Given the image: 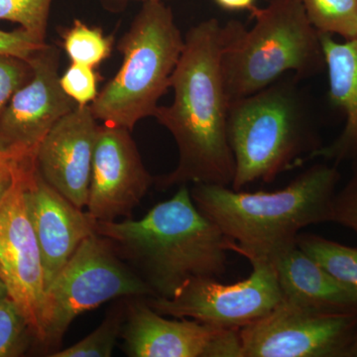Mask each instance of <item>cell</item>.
Instances as JSON below:
<instances>
[{
	"mask_svg": "<svg viewBox=\"0 0 357 357\" xmlns=\"http://www.w3.org/2000/svg\"><path fill=\"white\" fill-rule=\"evenodd\" d=\"M229 22L215 18L192 26L171 79L174 98L154 119L173 136L178 151L172 172L155 178L157 189L189 184L231 187L236 172L227 136L229 102L222 75Z\"/></svg>",
	"mask_w": 357,
	"mask_h": 357,
	"instance_id": "6da1fadb",
	"label": "cell"
},
{
	"mask_svg": "<svg viewBox=\"0 0 357 357\" xmlns=\"http://www.w3.org/2000/svg\"><path fill=\"white\" fill-rule=\"evenodd\" d=\"M96 231L159 298L173 297L191 279H220L236 244L197 208L189 185L140 220L98 222Z\"/></svg>",
	"mask_w": 357,
	"mask_h": 357,
	"instance_id": "7a4b0ae2",
	"label": "cell"
},
{
	"mask_svg": "<svg viewBox=\"0 0 357 357\" xmlns=\"http://www.w3.org/2000/svg\"><path fill=\"white\" fill-rule=\"evenodd\" d=\"M340 180L337 167L321 163L277 191H236L199 183L190 192L197 208L236 243L234 252L248 261L269 260L297 243L305 227L331 222Z\"/></svg>",
	"mask_w": 357,
	"mask_h": 357,
	"instance_id": "3957f363",
	"label": "cell"
},
{
	"mask_svg": "<svg viewBox=\"0 0 357 357\" xmlns=\"http://www.w3.org/2000/svg\"><path fill=\"white\" fill-rule=\"evenodd\" d=\"M293 75L229 103L227 136L236 172L231 189L272 183L323 146Z\"/></svg>",
	"mask_w": 357,
	"mask_h": 357,
	"instance_id": "277c9868",
	"label": "cell"
},
{
	"mask_svg": "<svg viewBox=\"0 0 357 357\" xmlns=\"http://www.w3.org/2000/svg\"><path fill=\"white\" fill-rule=\"evenodd\" d=\"M250 14L255 20L250 29L241 21H229L222 75L229 103L286 75L303 79L326 69L321 33L307 18L302 0H271Z\"/></svg>",
	"mask_w": 357,
	"mask_h": 357,
	"instance_id": "5b68a950",
	"label": "cell"
},
{
	"mask_svg": "<svg viewBox=\"0 0 357 357\" xmlns=\"http://www.w3.org/2000/svg\"><path fill=\"white\" fill-rule=\"evenodd\" d=\"M121 69L105 84L91 112L96 121L132 132L136 124L153 117L185 47L171 7L143 2L130 27L117 42Z\"/></svg>",
	"mask_w": 357,
	"mask_h": 357,
	"instance_id": "8992f818",
	"label": "cell"
},
{
	"mask_svg": "<svg viewBox=\"0 0 357 357\" xmlns=\"http://www.w3.org/2000/svg\"><path fill=\"white\" fill-rule=\"evenodd\" d=\"M149 297H153L151 289L112 244L93 234L79 244L45 290L40 344L54 354L61 349L73 321L84 312L110 300Z\"/></svg>",
	"mask_w": 357,
	"mask_h": 357,
	"instance_id": "52a82bcc",
	"label": "cell"
},
{
	"mask_svg": "<svg viewBox=\"0 0 357 357\" xmlns=\"http://www.w3.org/2000/svg\"><path fill=\"white\" fill-rule=\"evenodd\" d=\"M249 262L252 271L244 280L222 284L215 278H194L173 297H149L147 303L163 316L241 330L264 318L283 300L271 263L266 259Z\"/></svg>",
	"mask_w": 357,
	"mask_h": 357,
	"instance_id": "ba28073f",
	"label": "cell"
},
{
	"mask_svg": "<svg viewBox=\"0 0 357 357\" xmlns=\"http://www.w3.org/2000/svg\"><path fill=\"white\" fill-rule=\"evenodd\" d=\"M357 311H324L282 300L239 330L243 357H349Z\"/></svg>",
	"mask_w": 357,
	"mask_h": 357,
	"instance_id": "9c48e42d",
	"label": "cell"
},
{
	"mask_svg": "<svg viewBox=\"0 0 357 357\" xmlns=\"http://www.w3.org/2000/svg\"><path fill=\"white\" fill-rule=\"evenodd\" d=\"M36 168V157L16 164L13 181L0 199V277L8 297L15 303L41 344V314L45 278L41 251L26 206L28 180Z\"/></svg>",
	"mask_w": 357,
	"mask_h": 357,
	"instance_id": "30bf717a",
	"label": "cell"
},
{
	"mask_svg": "<svg viewBox=\"0 0 357 357\" xmlns=\"http://www.w3.org/2000/svg\"><path fill=\"white\" fill-rule=\"evenodd\" d=\"M126 312L121 337L128 356L243 357L239 330L166 319L146 298H128Z\"/></svg>",
	"mask_w": 357,
	"mask_h": 357,
	"instance_id": "8fae6325",
	"label": "cell"
},
{
	"mask_svg": "<svg viewBox=\"0 0 357 357\" xmlns=\"http://www.w3.org/2000/svg\"><path fill=\"white\" fill-rule=\"evenodd\" d=\"M31 79L0 116V149L36 157L45 136L77 105L61 88L60 49L47 44L28 60Z\"/></svg>",
	"mask_w": 357,
	"mask_h": 357,
	"instance_id": "7c38bea8",
	"label": "cell"
},
{
	"mask_svg": "<svg viewBox=\"0 0 357 357\" xmlns=\"http://www.w3.org/2000/svg\"><path fill=\"white\" fill-rule=\"evenodd\" d=\"M155 183L128 129L100 124L86 211L98 222L131 218Z\"/></svg>",
	"mask_w": 357,
	"mask_h": 357,
	"instance_id": "4fadbf2b",
	"label": "cell"
},
{
	"mask_svg": "<svg viewBox=\"0 0 357 357\" xmlns=\"http://www.w3.org/2000/svg\"><path fill=\"white\" fill-rule=\"evenodd\" d=\"M98 128L91 105H77L49 131L37 150L40 175L79 208L88 204Z\"/></svg>",
	"mask_w": 357,
	"mask_h": 357,
	"instance_id": "5bb4252c",
	"label": "cell"
},
{
	"mask_svg": "<svg viewBox=\"0 0 357 357\" xmlns=\"http://www.w3.org/2000/svg\"><path fill=\"white\" fill-rule=\"evenodd\" d=\"M25 199L41 251L47 288L79 244L96 234L98 220L51 187L40 175L37 166L28 180Z\"/></svg>",
	"mask_w": 357,
	"mask_h": 357,
	"instance_id": "9a60e30c",
	"label": "cell"
},
{
	"mask_svg": "<svg viewBox=\"0 0 357 357\" xmlns=\"http://www.w3.org/2000/svg\"><path fill=\"white\" fill-rule=\"evenodd\" d=\"M283 300L324 311H357V294L333 278L297 243L269 260Z\"/></svg>",
	"mask_w": 357,
	"mask_h": 357,
	"instance_id": "2e32d148",
	"label": "cell"
},
{
	"mask_svg": "<svg viewBox=\"0 0 357 357\" xmlns=\"http://www.w3.org/2000/svg\"><path fill=\"white\" fill-rule=\"evenodd\" d=\"M328 75V96L345 115L344 130L328 146H321L312 160L324 158L335 163L357 156V38L340 43L332 35L321 34Z\"/></svg>",
	"mask_w": 357,
	"mask_h": 357,
	"instance_id": "e0dca14e",
	"label": "cell"
},
{
	"mask_svg": "<svg viewBox=\"0 0 357 357\" xmlns=\"http://www.w3.org/2000/svg\"><path fill=\"white\" fill-rule=\"evenodd\" d=\"M297 245L333 278L357 294V248L302 232L297 237Z\"/></svg>",
	"mask_w": 357,
	"mask_h": 357,
	"instance_id": "ac0fdd59",
	"label": "cell"
},
{
	"mask_svg": "<svg viewBox=\"0 0 357 357\" xmlns=\"http://www.w3.org/2000/svg\"><path fill=\"white\" fill-rule=\"evenodd\" d=\"M62 48L70 63L96 68L112 56L115 38L107 35L100 27L75 20L72 26L60 34Z\"/></svg>",
	"mask_w": 357,
	"mask_h": 357,
	"instance_id": "d6986e66",
	"label": "cell"
},
{
	"mask_svg": "<svg viewBox=\"0 0 357 357\" xmlns=\"http://www.w3.org/2000/svg\"><path fill=\"white\" fill-rule=\"evenodd\" d=\"M312 26L321 34L357 38V0H302Z\"/></svg>",
	"mask_w": 357,
	"mask_h": 357,
	"instance_id": "ffe728a7",
	"label": "cell"
},
{
	"mask_svg": "<svg viewBox=\"0 0 357 357\" xmlns=\"http://www.w3.org/2000/svg\"><path fill=\"white\" fill-rule=\"evenodd\" d=\"M126 299L122 298L112 307L93 332L77 344L59 349L52 357H110L126 321Z\"/></svg>",
	"mask_w": 357,
	"mask_h": 357,
	"instance_id": "44dd1931",
	"label": "cell"
},
{
	"mask_svg": "<svg viewBox=\"0 0 357 357\" xmlns=\"http://www.w3.org/2000/svg\"><path fill=\"white\" fill-rule=\"evenodd\" d=\"M52 3L53 0H0V20L16 23L45 43Z\"/></svg>",
	"mask_w": 357,
	"mask_h": 357,
	"instance_id": "7402d4cb",
	"label": "cell"
},
{
	"mask_svg": "<svg viewBox=\"0 0 357 357\" xmlns=\"http://www.w3.org/2000/svg\"><path fill=\"white\" fill-rule=\"evenodd\" d=\"M33 335L22 312L9 297L0 301V357L17 356Z\"/></svg>",
	"mask_w": 357,
	"mask_h": 357,
	"instance_id": "603a6c76",
	"label": "cell"
},
{
	"mask_svg": "<svg viewBox=\"0 0 357 357\" xmlns=\"http://www.w3.org/2000/svg\"><path fill=\"white\" fill-rule=\"evenodd\" d=\"M102 81L96 68L70 63L60 76L61 88L79 107L91 105L98 98V84Z\"/></svg>",
	"mask_w": 357,
	"mask_h": 357,
	"instance_id": "cb8c5ba5",
	"label": "cell"
},
{
	"mask_svg": "<svg viewBox=\"0 0 357 357\" xmlns=\"http://www.w3.org/2000/svg\"><path fill=\"white\" fill-rule=\"evenodd\" d=\"M33 75L32 66L24 59L0 55V116L11 98Z\"/></svg>",
	"mask_w": 357,
	"mask_h": 357,
	"instance_id": "d4e9b609",
	"label": "cell"
},
{
	"mask_svg": "<svg viewBox=\"0 0 357 357\" xmlns=\"http://www.w3.org/2000/svg\"><path fill=\"white\" fill-rule=\"evenodd\" d=\"M351 176L335 192L331 222L338 223L357 234V156L351 160Z\"/></svg>",
	"mask_w": 357,
	"mask_h": 357,
	"instance_id": "484cf974",
	"label": "cell"
},
{
	"mask_svg": "<svg viewBox=\"0 0 357 357\" xmlns=\"http://www.w3.org/2000/svg\"><path fill=\"white\" fill-rule=\"evenodd\" d=\"M46 45L47 42L37 41L22 28L14 31L0 29V55L15 56L28 61Z\"/></svg>",
	"mask_w": 357,
	"mask_h": 357,
	"instance_id": "4316f807",
	"label": "cell"
},
{
	"mask_svg": "<svg viewBox=\"0 0 357 357\" xmlns=\"http://www.w3.org/2000/svg\"><path fill=\"white\" fill-rule=\"evenodd\" d=\"M27 157L35 156H28V155L20 153V152L0 149V174L13 172L16 164Z\"/></svg>",
	"mask_w": 357,
	"mask_h": 357,
	"instance_id": "83f0119b",
	"label": "cell"
},
{
	"mask_svg": "<svg viewBox=\"0 0 357 357\" xmlns=\"http://www.w3.org/2000/svg\"><path fill=\"white\" fill-rule=\"evenodd\" d=\"M217 6L227 11H253L256 0H213Z\"/></svg>",
	"mask_w": 357,
	"mask_h": 357,
	"instance_id": "f1b7e54d",
	"label": "cell"
},
{
	"mask_svg": "<svg viewBox=\"0 0 357 357\" xmlns=\"http://www.w3.org/2000/svg\"><path fill=\"white\" fill-rule=\"evenodd\" d=\"M103 3L105 6L109 7L110 10H121V6H123L124 4L128 3V1H131V0H102ZM134 1H141L146 2V1H166V0H134Z\"/></svg>",
	"mask_w": 357,
	"mask_h": 357,
	"instance_id": "f546056e",
	"label": "cell"
},
{
	"mask_svg": "<svg viewBox=\"0 0 357 357\" xmlns=\"http://www.w3.org/2000/svg\"><path fill=\"white\" fill-rule=\"evenodd\" d=\"M13 181V172L0 174V199L8 189Z\"/></svg>",
	"mask_w": 357,
	"mask_h": 357,
	"instance_id": "4dcf8cb0",
	"label": "cell"
},
{
	"mask_svg": "<svg viewBox=\"0 0 357 357\" xmlns=\"http://www.w3.org/2000/svg\"><path fill=\"white\" fill-rule=\"evenodd\" d=\"M349 357H357V333L349 351Z\"/></svg>",
	"mask_w": 357,
	"mask_h": 357,
	"instance_id": "1f68e13d",
	"label": "cell"
},
{
	"mask_svg": "<svg viewBox=\"0 0 357 357\" xmlns=\"http://www.w3.org/2000/svg\"><path fill=\"white\" fill-rule=\"evenodd\" d=\"M8 297V293H7V289L6 284L2 281L1 277H0V301L4 299V298Z\"/></svg>",
	"mask_w": 357,
	"mask_h": 357,
	"instance_id": "d6a6232c",
	"label": "cell"
}]
</instances>
